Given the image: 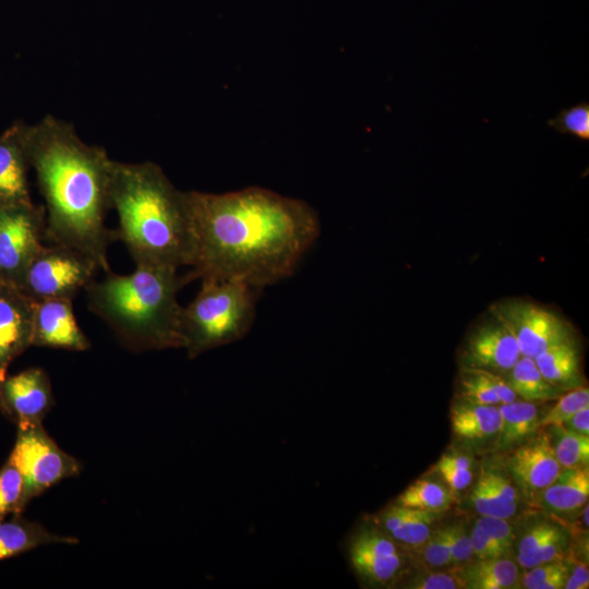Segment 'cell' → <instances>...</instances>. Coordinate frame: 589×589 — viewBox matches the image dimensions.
Wrapping results in <instances>:
<instances>
[{"label":"cell","mask_w":589,"mask_h":589,"mask_svg":"<svg viewBox=\"0 0 589 589\" xmlns=\"http://www.w3.org/2000/svg\"><path fill=\"white\" fill-rule=\"evenodd\" d=\"M483 473L500 502L515 513L518 505V493L510 480L493 470H483Z\"/></svg>","instance_id":"74e56055"},{"label":"cell","mask_w":589,"mask_h":589,"mask_svg":"<svg viewBox=\"0 0 589 589\" xmlns=\"http://www.w3.org/2000/svg\"><path fill=\"white\" fill-rule=\"evenodd\" d=\"M178 269L135 265L125 275L111 271L85 288L88 306L133 351L184 347L179 289L189 281Z\"/></svg>","instance_id":"277c9868"},{"label":"cell","mask_w":589,"mask_h":589,"mask_svg":"<svg viewBox=\"0 0 589 589\" xmlns=\"http://www.w3.org/2000/svg\"><path fill=\"white\" fill-rule=\"evenodd\" d=\"M77 543V539L48 531L38 522L20 516L0 520V561L34 550L40 545Z\"/></svg>","instance_id":"e0dca14e"},{"label":"cell","mask_w":589,"mask_h":589,"mask_svg":"<svg viewBox=\"0 0 589 589\" xmlns=\"http://www.w3.org/2000/svg\"><path fill=\"white\" fill-rule=\"evenodd\" d=\"M23 496V477L17 468L8 460L0 469V520L24 510Z\"/></svg>","instance_id":"83f0119b"},{"label":"cell","mask_w":589,"mask_h":589,"mask_svg":"<svg viewBox=\"0 0 589 589\" xmlns=\"http://www.w3.org/2000/svg\"><path fill=\"white\" fill-rule=\"evenodd\" d=\"M8 460L23 477L25 507L50 486L81 471L80 461L55 443L41 422L17 424L16 441Z\"/></svg>","instance_id":"8992f818"},{"label":"cell","mask_w":589,"mask_h":589,"mask_svg":"<svg viewBox=\"0 0 589 589\" xmlns=\"http://www.w3.org/2000/svg\"><path fill=\"white\" fill-rule=\"evenodd\" d=\"M470 501L480 516L508 519L515 514L513 510L502 504L493 493L483 471L473 486L470 494Z\"/></svg>","instance_id":"836d02e7"},{"label":"cell","mask_w":589,"mask_h":589,"mask_svg":"<svg viewBox=\"0 0 589 589\" xmlns=\"http://www.w3.org/2000/svg\"><path fill=\"white\" fill-rule=\"evenodd\" d=\"M423 544V560L431 566L441 567L452 564L447 528L431 532Z\"/></svg>","instance_id":"e575fe53"},{"label":"cell","mask_w":589,"mask_h":589,"mask_svg":"<svg viewBox=\"0 0 589 589\" xmlns=\"http://www.w3.org/2000/svg\"><path fill=\"white\" fill-rule=\"evenodd\" d=\"M350 561L356 572L372 584L392 580L401 566L395 543L375 530L358 533L350 545Z\"/></svg>","instance_id":"2e32d148"},{"label":"cell","mask_w":589,"mask_h":589,"mask_svg":"<svg viewBox=\"0 0 589 589\" xmlns=\"http://www.w3.org/2000/svg\"><path fill=\"white\" fill-rule=\"evenodd\" d=\"M46 233V209L34 203L0 208V285L19 287Z\"/></svg>","instance_id":"ba28073f"},{"label":"cell","mask_w":589,"mask_h":589,"mask_svg":"<svg viewBox=\"0 0 589 589\" xmlns=\"http://www.w3.org/2000/svg\"><path fill=\"white\" fill-rule=\"evenodd\" d=\"M459 385L462 400L482 405H500L498 397L479 369L465 368Z\"/></svg>","instance_id":"1f68e13d"},{"label":"cell","mask_w":589,"mask_h":589,"mask_svg":"<svg viewBox=\"0 0 589 589\" xmlns=\"http://www.w3.org/2000/svg\"><path fill=\"white\" fill-rule=\"evenodd\" d=\"M446 528L450 546L452 564L458 565L469 563L474 556L470 533H467L466 528L461 524L447 526Z\"/></svg>","instance_id":"8d00e7d4"},{"label":"cell","mask_w":589,"mask_h":589,"mask_svg":"<svg viewBox=\"0 0 589 589\" xmlns=\"http://www.w3.org/2000/svg\"><path fill=\"white\" fill-rule=\"evenodd\" d=\"M460 574L466 588L471 589H508L519 580L518 566L507 556L477 560Z\"/></svg>","instance_id":"603a6c76"},{"label":"cell","mask_w":589,"mask_h":589,"mask_svg":"<svg viewBox=\"0 0 589 589\" xmlns=\"http://www.w3.org/2000/svg\"><path fill=\"white\" fill-rule=\"evenodd\" d=\"M27 155L45 201V238L110 272L107 252L116 238L115 230L105 226V216L113 159L105 148L83 142L71 123L51 115L29 125Z\"/></svg>","instance_id":"7a4b0ae2"},{"label":"cell","mask_w":589,"mask_h":589,"mask_svg":"<svg viewBox=\"0 0 589 589\" xmlns=\"http://www.w3.org/2000/svg\"><path fill=\"white\" fill-rule=\"evenodd\" d=\"M1 381H0V404H1Z\"/></svg>","instance_id":"7bdbcfd3"},{"label":"cell","mask_w":589,"mask_h":589,"mask_svg":"<svg viewBox=\"0 0 589 589\" xmlns=\"http://www.w3.org/2000/svg\"><path fill=\"white\" fill-rule=\"evenodd\" d=\"M185 200L193 236L190 280L230 279L259 290L290 276L320 236L313 207L267 189L188 191Z\"/></svg>","instance_id":"6da1fadb"},{"label":"cell","mask_w":589,"mask_h":589,"mask_svg":"<svg viewBox=\"0 0 589 589\" xmlns=\"http://www.w3.org/2000/svg\"><path fill=\"white\" fill-rule=\"evenodd\" d=\"M53 404L49 376L40 368L7 375L1 383L0 409L16 424L43 422Z\"/></svg>","instance_id":"30bf717a"},{"label":"cell","mask_w":589,"mask_h":589,"mask_svg":"<svg viewBox=\"0 0 589 589\" xmlns=\"http://www.w3.org/2000/svg\"><path fill=\"white\" fill-rule=\"evenodd\" d=\"M533 360L543 377L561 390L580 386L579 357L573 339L546 348Z\"/></svg>","instance_id":"44dd1931"},{"label":"cell","mask_w":589,"mask_h":589,"mask_svg":"<svg viewBox=\"0 0 589 589\" xmlns=\"http://www.w3.org/2000/svg\"><path fill=\"white\" fill-rule=\"evenodd\" d=\"M501 426L497 433L502 448L519 445L530 438L540 428L539 411L534 402L515 400L500 404Z\"/></svg>","instance_id":"7402d4cb"},{"label":"cell","mask_w":589,"mask_h":589,"mask_svg":"<svg viewBox=\"0 0 589 589\" xmlns=\"http://www.w3.org/2000/svg\"><path fill=\"white\" fill-rule=\"evenodd\" d=\"M32 346L85 351L91 342L77 324L72 299L35 301Z\"/></svg>","instance_id":"7c38bea8"},{"label":"cell","mask_w":589,"mask_h":589,"mask_svg":"<svg viewBox=\"0 0 589 589\" xmlns=\"http://www.w3.org/2000/svg\"><path fill=\"white\" fill-rule=\"evenodd\" d=\"M470 541L473 555L477 560L506 556L497 544L477 524H474L473 529L470 532Z\"/></svg>","instance_id":"ab89813d"},{"label":"cell","mask_w":589,"mask_h":589,"mask_svg":"<svg viewBox=\"0 0 589 589\" xmlns=\"http://www.w3.org/2000/svg\"><path fill=\"white\" fill-rule=\"evenodd\" d=\"M409 587L413 589H458L466 588V584L460 570L436 572L416 580Z\"/></svg>","instance_id":"f35d334b"},{"label":"cell","mask_w":589,"mask_h":589,"mask_svg":"<svg viewBox=\"0 0 589 589\" xmlns=\"http://www.w3.org/2000/svg\"><path fill=\"white\" fill-rule=\"evenodd\" d=\"M35 301L19 288L0 285V381L12 361L33 341Z\"/></svg>","instance_id":"8fae6325"},{"label":"cell","mask_w":589,"mask_h":589,"mask_svg":"<svg viewBox=\"0 0 589 589\" xmlns=\"http://www.w3.org/2000/svg\"><path fill=\"white\" fill-rule=\"evenodd\" d=\"M567 575L568 565L556 560L528 568L521 582L527 589H561Z\"/></svg>","instance_id":"4dcf8cb0"},{"label":"cell","mask_w":589,"mask_h":589,"mask_svg":"<svg viewBox=\"0 0 589 589\" xmlns=\"http://www.w3.org/2000/svg\"><path fill=\"white\" fill-rule=\"evenodd\" d=\"M567 546V537L558 526L539 522L519 540L517 563L525 569L561 560Z\"/></svg>","instance_id":"d6986e66"},{"label":"cell","mask_w":589,"mask_h":589,"mask_svg":"<svg viewBox=\"0 0 589 589\" xmlns=\"http://www.w3.org/2000/svg\"><path fill=\"white\" fill-rule=\"evenodd\" d=\"M520 357L513 333L496 315L472 334L465 350L466 368L496 374L508 373Z\"/></svg>","instance_id":"5bb4252c"},{"label":"cell","mask_w":589,"mask_h":589,"mask_svg":"<svg viewBox=\"0 0 589 589\" xmlns=\"http://www.w3.org/2000/svg\"><path fill=\"white\" fill-rule=\"evenodd\" d=\"M507 383L521 400L546 401L560 396V388L548 382L539 371L534 360L521 356L508 372Z\"/></svg>","instance_id":"d4e9b609"},{"label":"cell","mask_w":589,"mask_h":589,"mask_svg":"<svg viewBox=\"0 0 589 589\" xmlns=\"http://www.w3.org/2000/svg\"><path fill=\"white\" fill-rule=\"evenodd\" d=\"M452 495L445 486L431 480H417L397 498V504L408 508L440 512L450 504Z\"/></svg>","instance_id":"484cf974"},{"label":"cell","mask_w":589,"mask_h":589,"mask_svg":"<svg viewBox=\"0 0 589 589\" xmlns=\"http://www.w3.org/2000/svg\"><path fill=\"white\" fill-rule=\"evenodd\" d=\"M109 199L119 220L115 238L124 243L135 265L177 269L191 265L193 236L185 192L158 165L113 160Z\"/></svg>","instance_id":"3957f363"},{"label":"cell","mask_w":589,"mask_h":589,"mask_svg":"<svg viewBox=\"0 0 589 589\" xmlns=\"http://www.w3.org/2000/svg\"><path fill=\"white\" fill-rule=\"evenodd\" d=\"M546 124L563 135H570L578 141L589 142V104L581 101L563 108Z\"/></svg>","instance_id":"f1b7e54d"},{"label":"cell","mask_w":589,"mask_h":589,"mask_svg":"<svg viewBox=\"0 0 589 589\" xmlns=\"http://www.w3.org/2000/svg\"><path fill=\"white\" fill-rule=\"evenodd\" d=\"M433 514L397 504L384 513L383 524L394 539L408 545H421L431 533Z\"/></svg>","instance_id":"cb8c5ba5"},{"label":"cell","mask_w":589,"mask_h":589,"mask_svg":"<svg viewBox=\"0 0 589 589\" xmlns=\"http://www.w3.org/2000/svg\"><path fill=\"white\" fill-rule=\"evenodd\" d=\"M476 524L480 526L486 534L497 544L504 555H508L514 544V532L507 519L480 516Z\"/></svg>","instance_id":"d590c367"},{"label":"cell","mask_w":589,"mask_h":589,"mask_svg":"<svg viewBox=\"0 0 589 589\" xmlns=\"http://www.w3.org/2000/svg\"><path fill=\"white\" fill-rule=\"evenodd\" d=\"M589 406V389L580 385L558 396L556 404L540 419V428L562 425L574 413Z\"/></svg>","instance_id":"f546056e"},{"label":"cell","mask_w":589,"mask_h":589,"mask_svg":"<svg viewBox=\"0 0 589 589\" xmlns=\"http://www.w3.org/2000/svg\"><path fill=\"white\" fill-rule=\"evenodd\" d=\"M509 470L518 486L529 495L539 494L562 471L551 437L539 433L519 445L509 459Z\"/></svg>","instance_id":"9a60e30c"},{"label":"cell","mask_w":589,"mask_h":589,"mask_svg":"<svg viewBox=\"0 0 589 589\" xmlns=\"http://www.w3.org/2000/svg\"><path fill=\"white\" fill-rule=\"evenodd\" d=\"M436 470L454 492L464 490L472 480L471 461L465 456L443 455Z\"/></svg>","instance_id":"d6a6232c"},{"label":"cell","mask_w":589,"mask_h":589,"mask_svg":"<svg viewBox=\"0 0 589 589\" xmlns=\"http://www.w3.org/2000/svg\"><path fill=\"white\" fill-rule=\"evenodd\" d=\"M589 496V469H562L557 478L540 492L542 506L549 512L567 515L587 504Z\"/></svg>","instance_id":"ac0fdd59"},{"label":"cell","mask_w":589,"mask_h":589,"mask_svg":"<svg viewBox=\"0 0 589 589\" xmlns=\"http://www.w3.org/2000/svg\"><path fill=\"white\" fill-rule=\"evenodd\" d=\"M450 424L455 435L460 438L486 440L498 433V405L473 404L461 399L450 408Z\"/></svg>","instance_id":"ffe728a7"},{"label":"cell","mask_w":589,"mask_h":589,"mask_svg":"<svg viewBox=\"0 0 589 589\" xmlns=\"http://www.w3.org/2000/svg\"><path fill=\"white\" fill-rule=\"evenodd\" d=\"M554 455L562 469L588 467L589 435L578 434L566 430L563 425H552Z\"/></svg>","instance_id":"4316f807"},{"label":"cell","mask_w":589,"mask_h":589,"mask_svg":"<svg viewBox=\"0 0 589 589\" xmlns=\"http://www.w3.org/2000/svg\"><path fill=\"white\" fill-rule=\"evenodd\" d=\"M195 298L182 306L181 329L190 357L243 337L255 317L257 289L230 279L204 277Z\"/></svg>","instance_id":"5b68a950"},{"label":"cell","mask_w":589,"mask_h":589,"mask_svg":"<svg viewBox=\"0 0 589 589\" xmlns=\"http://www.w3.org/2000/svg\"><path fill=\"white\" fill-rule=\"evenodd\" d=\"M562 425L568 431L589 435V406L578 410Z\"/></svg>","instance_id":"b9f144b4"},{"label":"cell","mask_w":589,"mask_h":589,"mask_svg":"<svg viewBox=\"0 0 589 589\" xmlns=\"http://www.w3.org/2000/svg\"><path fill=\"white\" fill-rule=\"evenodd\" d=\"M29 125L17 120L0 133V208L33 203L27 171Z\"/></svg>","instance_id":"4fadbf2b"},{"label":"cell","mask_w":589,"mask_h":589,"mask_svg":"<svg viewBox=\"0 0 589 589\" xmlns=\"http://www.w3.org/2000/svg\"><path fill=\"white\" fill-rule=\"evenodd\" d=\"M589 587V572L584 562L575 561L568 566V575L564 584L565 589H587Z\"/></svg>","instance_id":"60d3db41"},{"label":"cell","mask_w":589,"mask_h":589,"mask_svg":"<svg viewBox=\"0 0 589 589\" xmlns=\"http://www.w3.org/2000/svg\"><path fill=\"white\" fill-rule=\"evenodd\" d=\"M99 269L79 251L62 245H43L28 264L17 287L33 301L72 299L94 280Z\"/></svg>","instance_id":"52a82bcc"},{"label":"cell","mask_w":589,"mask_h":589,"mask_svg":"<svg viewBox=\"0 0 589 589\" xmlns=\"http://www.w3.org/2000/svg\"><path fill=\"white\" fill-rule=\"evenodd\" d=\"M493 313L510 329L524 357L534 359L546 348L572 339L568 323L536 303L507 301Z\"/></svg>","instance_id":"9c48e42d"}]
</instances>
